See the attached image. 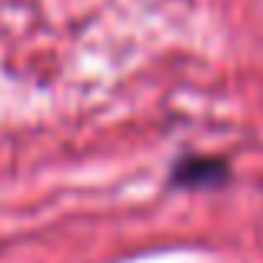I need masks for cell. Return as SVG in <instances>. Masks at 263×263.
I'll list each match as a JSON object with an SVG mask.
<instances>
[{
	"mask_svg": "<svg viewBox=\"0 0 263 263\" xmlns=\"http://www.w3.org/2000/svg\"><path fill=\"white\" fill-rule=\"evenodd\" d=\"M233 177V167L223 157H206V154H183L167 174L170 190H220Z\"/></svg>",
	"mask_w": 263,
	"mask_h": 263,
	"instance_id": "obj_1",
	"label": "cell"
}]
</instances>
